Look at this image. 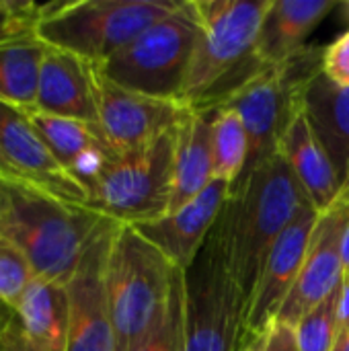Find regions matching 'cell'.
I'll return each instance as SVG.
<instances>
[{
	"label": "cell",
	"instance_id": "cell-1",
	"mask_svg": "<svg viewBox=\"0 0 349 351\" xmlns=\"http://www.w3.org/2000/svg\"><path fill=\"white\" fill-rule=\"evenodd\" d=\"M304 206L311 202L280 152L230 187L216 230L247 304L272 247Z\"/></svg>",
	"mask_w": 349,
	"mask_h": 351
},
{
	"label": "cell",
	"instance_id": "cell-2",
	"mask_svg": "<svg viewBox=\"0 0 349 351\" xmlns=\"http://www.w3.org/2000/svg\"><path fill=\"white\" fill-rule=\"evenodd\" d=\"M197 37L181 101L216 111L239 88L267 70L257 58V37L272 0H193Z\"/></svg>",
	"mask_w": 349,
	"mask_h": 351
},
{
	"label": "cell",
	"instance_id": "cell-3",
	"mask_svg": "<svg viewBox=\"0 0 349 351\" xmlns=\"http://www.w3.org/2000/svg\"><path fill=\"white\" fill-rule=\"evenodd\" d=\"M105 216L62 202L23 179H0V234L35 278L68 284Z\"/></svg>",
	"mask_w": 349,
	"mask_h": 351
},
{
	"label": "cell",
	"instance_id": "cell-4",
	"mask_svg": "<svg viewBox=\"0 0 349 351\" xmlns=\"http://www.w3.org/2000/svg\"><path fill=\"white\" fill-rule=\"evenodd\" d=\"M179 0H74L43 4L35 35L49 47L101 66L148 27L177 8Z\"/></svg>",
	"mask_w": 349,
	"mask_h": 351
},
{
	"label": "cell",
	"instance_id": "cell-5",
	"mask_svg": "<svg viewBox=\"0 0 349 351\" xmlns=\"http://www.w3.org/2000/svg\"><path fill=\"white\" fill-rule=\"evenodd\" d=\"M177 267L136 226L119 224L107 259L115 351H132L163 311Z\"/></svg>",
	"mask_w": 349,
	"mask_h": 351
},
{
	"label": "cell",
	"instance_id": "cell-6",
	"mask_svg": "<svg viewBox=\"0 0 349 351\" xmlns=\"http://www.w3.org/2000/svg\"><path fill=\"white\" fill-rule=\"evenodd\" d=\"M177 128L138 150L115 154L88 187L86 206L132 226L169 214L175 187Z\"/></svg>",
	"mask_w": 349,
	"mask_h": 351
},
{
	"label": "cell",
	"instance_id": "cell-7",
	"mask_svg": "<svg viewBox=\"0 0 349 351\" xmlns=\"http://www.w3.org/2000/svg\"><path fill=\"white\" fill-rule=\"evenodd\" d=\"M323 51L321 45H306L292 60L257 74L222 105L241 115L249 136V160L243 175L278 152L288 125L304 109L311 82L323 72Z\"/></svg>",
	"mask_w": 349,
	"mask_h": 351
},
{
	"label": "cell",
	"instance_id": "cell-8",
	"mask_svg": "<svg viewBox=\"0 0 349 351\" xmlns=\"http://www.w3.org/2000/svg\"><path fill=\"white\" fill-rule=\"evenodd\" d=\"M185 351H239L247 300L228 265L216 224L183 271Z\"/></svg>",
	"mask_w": 349,
	"mask_h": 351
},
{
	"label": "cell",
	"instance_id": "cell-9",
	"mask_svg": "<svg viewBox=\"0 0 349 351\" xmlns=\"http://www.w3.org/2000/svg\"><path fill=\"white\" fill-rule=\"evenodd\" d=\"M197 37L193 0H183L173 12L148 27L128 47L99 66L115 84L156 99L181 101Z\"/></svg>",
	"mask_w": 349,
	"mask_h": 351
},
{
	"label": "cell",
	"instance_id": "cell-10",
	"mask_svg": "<svg viewBox=\"0 0 349 351\" xmlns=\"http://www.w3.org/2000/svg\"><path fill=\"white\" fill-rule=\"evenodd\" d=\"M119 222L105 218L91 239L68 292V351H115L107 294V259Z\"/></svg>",
	"mask_w": 349,
	"mask_h": 351
},
{
	"label": "cell",
	"instance_id": "cell-11",
	"mask_svg": "<svg viewBox=\"0 0 349 351\" xmlns=\"http://www.w3.org/2000/svg\"><path fill=\"white\" fill-rule=\"evenodd\" d=\"M95 101L97 128L117 154L138 150L175 130L189 111L183 101L156 99L123 88L109 80L99 66H95Z\"/></svg>",
	"mask_w": 349,
	"mask_h": 351
},
{
	"label": "cell",
	"instance_id": "cell-12",
	"mask_svg": "<svg viewBox=\"0 0 349 351\" xmlns=\"http://www.w3.org/2000/svg\"><path fill=\"white\" fill-rule=\"evenodd\" d=\"M317 218L319 212L313 206H304L272 247L247 304L241 346L261 341L278 321L296 286Z\"/></svg>",
	"mask_w": 349,
	"mask_h": 351
},
{
	"label": "cell",
	"instance_id": "cell-13",
	"mask_svg": "<svg viewBox=\"0 0 349 351\" xmlns=\"http://www.w3.org/2000/svg\"><path fill=\"white\" fill-rule=\"evenodd\" d=\"M349 224V189L341 191L331 208L319 214L311 232L309 249L296 280V286L286 300L280 321L296 325L313 306L325 300L344 280L341 241Z\"/></svg>",
	"mask_w": 349,
	"mask_h": 351
},
{
	"label": "cell",
	"instance_id": "cell-14",
	"mask_svg": "<svg viewBox=\"0 0 349 351\" xmlns=\"http://www.w3.org/2000/svg\"><path fill=\"white\" fill-rule=\"evenodd\" d=\"M0 156L21 179L41 191L68 204H88V191L56 160L29 111L6 103H0Z\"/></svg>",
	"mask_w": 349,
	"mask_h": 351
},
{
	"label": "cell",
	"instance_id": "cell-15",
	"mask_svg": "<svg viewBox=\"0 0 349 351\" xmlns=\"http://www.w3.org/2000/svg\"><path fill=\"white\" fill-rule=\"evenodd\" d=\"M228 183L214 179L206 191L183 208L169 212L158 220L138 224L136 230L148 239L177 269L185 271L218 222L228 199Z\"/></svg>",
	"mask_w": 349,
	"mask_h": 351
},
{
	"label": "cell",
	"instance_id": "cell-16",
	"mask_svg": "<svg viewBox=\"0 0 349 351\" xmlns=\"http://www.w3.org/2000/svg\"><path fill=\"white\" fill-rule=\"evenodd\" d=\"M33 111L97 125L95 64L47 45L39 70Z\"/></svg>",
	"mask_w": 349,
	"mask_h": 351
},
{
	"label": "cell",
	"instance_id": "cell-17",
	"mask_svg": "<svg viewBox=\"0 0 349 351\" xmlns=\"http://www.w3.org/2000/svg\"><path fill=\"white\" fill-rule=\"evenodd\" d=\"M335 6L337 0H272L257 37L259 62L274 68L292 60Z\"/></svg>",
	"mask_w": 349,
	"mask_h": 351
},
{
	"label": "cell",
	"instance_id": "cell-18",
	"mask_svg": "<svg viewBox=\"0 0 349 351\" xmlns=\"http://www.w3.org/2000/svg\"><path fill=\"white\" fill-rule=\"evenodd\" d=\"M278 152L288 162L290 171L302 185L311 206L321 214L333 206L341 187L333 169V162L319 140L306 109H302L288 125Z\"/></svg>",
	"mask_w": 349,
	"mask_h": 351
},
{
	"label": "cell",
	"instance_id": "cell-19",
	"mask_svg": "<svg viewBox=\"0 0 349 351\" xmlns=\"http://www.w3.org/2000/svg\"><path fill=\"white\" fill-rule=\"evenodd\" d=\"M214 181L212 156V111L191 109L177 128L175 187L171 210L175 212L195 199Z\"/></svg>",
	"mask_w": 349,
	"mask_h": 351
},
{
	"label": "cell",
	"instance_id": "cell-20",
	"mask_svg": "<svg viewBox=\"0 0 349 351\" xmlns=\"http://www.w3.org/2000/svg\"><path fill=\"white\" fill-rule=\"evenodd\" d=\"M304 109L333 162L339 187L346 191L349 189V88L337 86L321 72L306 90Z\"/></svg>",
	"mask_w": 349,
	"mask_h": 351
},
{
	"label": "cell",
	"instance_id": "cell-21",
	"mask_svg": "<svg viewBox=\"0 0 349 351\" xmlns=\"http://www.w3.org/2000/svg\"><path fill=\"white\" fill-rule=\"evenodd\" d=\"M14 315L41 351H68V292L64 284L33 278L14 304Z\"/></svg>",
	"mask_w": 349,
	"mask_h": 351
},
{
	"label": "cell",
	"instance_id": "cell-22",
	"mask_svg": "<svg viewBox=\"0 0 349 351\" xmlns=\"http://www.w3.org/2000/svg\"><path fill=\"white\" fill-rule=\"evenodd\" d=\"M45 51L47 45L35 33L0 41V103L25 111L35 109Z\"/></svg>",
	"mask_w": 349,
	"mask_h": 351
},
{
	"label": "cell",
	"instance_id": "cell-23",
	"mask_svg": "<svg viewBox=\"0 0 349 351\" xmlns=\"http://www.w3.org/2000/svg\"><path fill=\"white\" fill-rule=\"evenodd\" d=\"M29 117H31L35 130L39 132V136L43 138V142L47 144V148L51 150V154L56 156V160L68 173H70V167L74 165V160L80 154H84L86 150L97 148V146H109L97 125L41 113V111H29Z\"/></svg>",
	"mask_w": 349,
	"mask_h": 351
},
{
	"label": "cell",
	"instance_id": "cell-24",
	"mask_svg": "<svg viewBox=\"0 0 349 351\" xmlns=\"http://www.w3.org/2000/svg\"><path fill=\"white\" fill-rule=\"evenodd\" d=\"M212 156L214 179L232 187L249 160V136L241 115L230 107L212 111Z\"/></svg>",
	"mask_w": 349,
	"mask_h": 351
},
{
	"label": "cell",
	"instance_id": "cell-25",
	"mask_svg": "<svg viewBox=\"0 0 349 351\" xmlns=\"http://www.w3.org/2000/svg\"><path fill=\"white\" fill-rule=\"evenodd\" d=\"M132 351H185V313H183V271L177 269L169 298L148 333Z\"/></svg>",
	"mask_w": 349,
	"mask_h": 351
},
{
	"label": "cell",
	"instance_id": "cell-26",
	"mask_svg": "<svg viewBox=\"0 0 349 351\" xmlns=\"http://www.w3.org/2000/svg\"><path fill=\"white\" fill-rule=\"evenodd\" d=\"M341 284L317 306H313L294 327L302 351H333L339 341Z\"/></svg>",
	"mask_w": 349,
	"mask_h": 351
},
{
	"label": "cell",
	"instance_id": "cell-27",
	"mask_svg": "<svg viewBox=\"0 0 349 351\" xmlns=\"http://www.w3.org/2000/svg\"><path fill=\"white\" fill-rule=\"evenodd\" d=\"M33 278L35 276L21 251L0 234V302L14 308Z\"/></svg>",
	"mask_w": 349,
	"mask_h": 351
},
{
	"label": "cell",
	"instance_id": "cell-28",
	"mask_svg": "<svg viewBox=\"0 0 349 351\" xmlns=\"http://www.w3.org/2000/svg\"><path fill=\"white\" fill-rule=\"evenodd\" d=\"M43 4L35 2H0V41L14 39L27 33H35V23Z\"/></svg>",
	"mask_w": 349,
	"mask_h": 351
},
{
	"label": "cell",
	"instance_id": "cell-29",
	"mask_svg": "<svg viewBox=\"0 0 349 351\" xmlns=\"http://www.w3.org/2000/svg\"><path fill=\"white\" fill-rule=\"evenodd\" d=\"M323 74L337 86L349 88V29L325 47Z\"/></svg>",
	"mask_w": 349,
	"mask_h": 351
},
{
	"label": "cell",
	"instance_id": "cell-30",
	"mask_svg": "<svg viewBox=\"0 0 349 351\" xmlns=\"http://www.w3.org/2000/svg\"><path fill=\"white\" fill-rule=\"evenodd\" d=\"M259 351H302L296 327L278 319L261 339Z\"/></svg>",
	"mask_w": 349,
	"mask_h": 351
},
{
	"label": "cell",
	"instance_id": "cell-31",
	"mask_svg": "<svg viewBox=\"0 0 349 351\" xmlns=\"http://www.w3.org/2000/svg\"><path fill=\"white\" fill-rule=\"evenodd\" d=\"M4 351H41L25 333V329L21 327L16 315L10 319L8 327H6V335H4Z\"/></svg>",
	"mask_w": 349,
	"mask_h": 351
},
{
	"label": "cell",
	"instance_id": "cell-32",
	"mask_svg": "<svg viewBox=\"0 0 349 351\" xmlns=\"http://www.w3.org/2000/svg\"><path fill=\"white\" fill-rule=\"evenodd\" d=\"M339 341L349 337V274H344L341 280V317H339ZM337 341V343H339Z\"/></svg>",
	"mask_w": 349,
	"mask_h": 351
},
{
	"label": "cell",
	"instance_id": "cell-33",
	"mask_svg": "<svg viewBox=\"0 0 349 351\" xmlns=\"http://www.w3.org/2000/svg\"><path fill=\"white\" fill-rule=\"evenodd\" d=\"M12 317H14V311L0 302V351H4V335H6V327Z\"/></svg>",
	"mask_w": 349,
	"mask_h": 351
},
{
	"label": "cell",
	"instance_id": "cell-34",
	"mask_svg": "<svg viewBox=\"0 0 349 351\" xmlns=\"http://www.w3.org/2000/svg\"><path fill=\"white\" fill-rule=\"evenodd\" d=\"M341 263H344V274H349V224L341 241Z\"/></svg>",
	"mask_w": 349,
	"mask_h": 351
},
{
	"label": "cell",
	"instance_id": "cell-35",
	"mask_svg": "<svg viewBox=\"0 0 349 351\" xmlns=\"http://www.w3.org/2000/svg\"><path fill=\"white\" fill-rule=\"evenodd\" d=\"M0 179H21V177L2 160V156H0ZM23 181H25V179H23Z\"/></svg>",
	"mask_w": 349,
	"mask_h": 351
},
{
	"label": "cell",
	"instance_id": "cell-36",
	"mask_svg": "<svg viewBox=\"0 0 349 351\" xmlns=\"http://www.w3.org/2000/svg\"><path fill=\"white\" fill-rule=\"evenodd\" d=\"M261 348V341H255V343H249V346H241L239 351H259Z\"/></svg>",
	"mask_w": 349,
	"mask_h": 351
},
{
	"label": "cell",
	"instance_id": "cell-37",
	"mask_svg": "<svg viewBox=\"0 0 349 351\" xmlns=\"http://www.w3.org/2000/svg\"><path fill=\"white\" fill-rule=\"evenodd\" d=\"M333 351H349V337H346V339H341L337 346H335V350Z\"/></svg>",
	"mask_w": 349,
	"mask_h": 351
},
{
	"label": "cell",
	"instance_id": "cell-38",
	"mask_svg": "<svg viewBox=\"0 0 349 351\" xmlns=\"http://www.w3.org/2000/svg\"><path fill=\"white\" fill-rule=\"evenodd\" d=\"M341 8H344V14H346V19H348L349 23V0L348 2H341Z\"/></svg>",
	"mask_w": 349,
	"mask_h": 351
}]
</instances>
